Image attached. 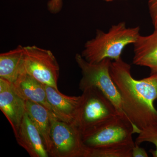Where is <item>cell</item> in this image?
I'll return each mask as SVG.
<instances>
[{"instance_id":"obj_20","label":"cell","mask_w":157,"mask_h":157,"mask_svg":"<svg viewBox=\"0 0 157 157\" xmlns=\"http://www.w3.org/2000/svg\"><path fill=\"white\" fill-rule=\"evenodd\" d=\"M104 1L106 2H113V1H117V0H104ZM124 1H126V0H124Z\"/></svg>"},{"instance_id":"obj_22","label":"cell","mask_w":157,"mask_h":157,"mask_svg":"<svg viewBox=\"0 0 157 157\" xmlns=\"http://www.w3.org/2000/svg\"></svg>"},{"instance_id":"obj_3","label":"cell","mask_w":157,"mask_h":157,"mask_svg":"<svg viewBox=\"0 0 157 157\" xmlns=\"http://www.w3.org/2000/svg\"><path fill=\"white\" fill-rule=\"evenodd\" d=\"M140 131L128 117L118 114L82 134V141L87 148L135 144L132 136Z\"/></svg>"},{"instance_id":"obj_18","label":"cell","mask_w":157,"mask_h":157,"mask_svg":"<svg viewBox=\"0 0 157 157\" xmlns=\"http://www.w3.org/2000/svg\"><path fill=\"white\" fill-rule=\"evenodd\" d=\"M63 7L62 0H50L47 3V8L49 12L57 14L60 11Z\"/></svg>"},{"instance_id":"obj_4","label":"cell","mask_w":157,"mask_h":157,"mask_svg":"<svg viewBox=\"0 0 157 157\" xmlns=\"http://www.w3.org/2000/svg\"><path fill=\"white\" fill-rule=\"evenodd\" d=\"M82 92L75 123L82 134L119 114L114 104L98 88L89 87Z\"/></svg>"},{"instance_id":"obj_17","label":"cell","mask_w":157,"mask_h":157,"mask_svg":"<svg viewBox=\"0 0 157 157\" xmlns=\"http://www.w3.org/2000/svg\"><path fill=\"white\" fill-rule=\"evenodd\" d=\"M148 7L152 23L154 28H157V0H148Z\"/></svg>"},{"instance_id":"obj_13","label":"cell","mask_w":157,"mask_h":157,"mask_svg":"<svg viewBox=\"0 0 157 157\" xmlns=\"http://www.w3.org/2000/svg\"><path fill=\"white\" fill-rule=\"evenodd\" d=\"M25 46L16 48L0 55V78L13 83L24 70Z\"/></svg>"},{"instance_id":"obj_6","label":"cell","mask_w":157,"mask_h":157,"mask_svg":"<svg viewBox=\"0 0 157 157\" xmlns=\"http://www.w3.org/2000/svg\"><path fill=\"white\" fill-rule=\"evenodd\" d=\"M51 123L49 156H85L86 147L82 141V134L75 124L64 121L52 113Z\"/></svg>"},{"instance_id":"obj_9","label":"cell","mask_w":157,"mask_h":157,"mask_svg":"<svg viewBox=\"0 0 157 157\" xmlns=\"http://www.w3.org/2000/svg\"><path fill=\"white\" fill-rule=\"evenodd\" d=\"M15 137L20 146L31 157H49L40 132L26 112Z\"/></svg>"},{"instance_id":"obj_19","label":"cell","mask_w":157,"mask_h":157,"mask_svg":"<svg viewBox=\"0 0 157 157\" xmlns=\"http://www.w3.org/2000/svg\"><path fill=\"white\" fill-rule=\"evenodd\" d=\"M148 154L144 148L140 147L139 144L135 143L132 149V157H147Z\"/></svg>"},{"instance_id":"obj_14","label":"cell","mask_w":157,"mask_h":157,"mask_svg":"<svg viewBox=\"0 0 157 157\" xmlns=\"http://www.w3.org/2000/svg\"><path fill=\"white\" fill-rule=\"evenodd\" d=\"M25 101L26 112L40 132L48 152L51 144V115L52 113L41 104L29 101Z\"/></svg>"},{"instance_id":"obj_2","label":"cell","mask_w":157,"mask_h":157,"mask_svg":"<svg viewBox=\"0 0 157 157\" xmlns=\"http://www.w3.org/2000/svg\"><path fill=\"white\" fill-rule=\"evenodd\" d=\"M140 31L139 26L127 27L124 21L112 25L107 33L97 29L94 38L86 42L81 56L91 63L106 59L117 60L126 46L137 41Z\"/></svg>"},{"instance_id":"obj_8","label":"cell","mask_w":157,"mask_h":157,"mask_svg":"<svg viewBox=\"0 0 157 157\" xmlns=\"http://www.w3.org/2000/svg\"><path fill=\"white\" fill-rule=\"evenodd\" d=\"M25 101L14 92L12 83L0 78V109L17 134L25 111Z\"/></svg>"},{"instance_id":"obj_12","label":"cell","mask_w":157,"mask_h":157,"mask_svg":"<svg viewBox=\"0 0 157 157\" xmlns=\"http://www.w3.org/2000/svg\"><path fill=\"white\" fill-rule=\"evenodd\" d=\"M12 84L14 92L23 100L41 104L52 113L47 101L45 85L25 73L21 74Z\"/></svg>"},{"instance_id":"obj_1","label":"cell","mask_w":157,"mask_h":157,"mask_svg":"<svg viewBox=\"0 0 157 157\" xmlns=\"http://www.w3.org/2000/svg\"><path fill=\"white\" fill-rule=\"evenodd\" d=\"M131 65L121 58L111 62L109 73L120 94L126 115L140 130L157 125V74L137 80L131 74Z\"/></svg>"},{"instance_id":"obj_21","label":"cell","mask_w":157,"mask_h":157,"mask_svg":"<svg viewBox=\"0 0 157 157\" xmlns=\"http://www.w3.org/2000/svg\"></svg>"},{"instance_id":"obj_15","label":"cell","mask_w":157,"mask_h":157,"mask_svg":"<svg viewBox=\"0 0 157 157\" xmlns=\"http://www.w3.org/2000/svg\"><path fill=\"white\" fill-rule=\"evenodd\" d=\"M135 144H119L94 148L86 147L85 157H132V149Z\"/></svg>"},{"instance_id":"obj_10","label":"cell","mask_w":157,"mask_h":157,"mask_svg":"<svg viewBox=\"0 0 157 157\" xmlns=\"http://www.w3.org/2000/svg\"><path fill=\"white\" fill-rule=\"evenodd\" d=\"M47 101L52 113L61 120L75 124L81 96H68L52 86L45 85Z\"/></svg>"},{"instance_id":"obj_7","label":"cell","mask_w":157,"mask_h":157,"mask_svg":"<svg viewBox=\"0 0 157 157\" xmlns=\"http://www.w3.org/2000/svg\"><path fill=\"white\" fill-rule=\"evenodd\" d=\"M24 70L41 83L58 89L59 67L51 51L36 45L25 46Z\"/></svg>"},{"instance_id":"obj_16","label":"cell","mask_w":157,"mask_h":157,"mask_svg":"<svg viewBox=\"0 0 157 157\" xmlns=\"http://www.w3.org/2000/svg\"><path fill=\"white\" fill-rule=\"evenodd\" d=\"M144 142H151L156 146V150H151L153 156L157 157V125L149 126L140 130L135 143L140 145Z\"/></svg>"},{"instance_id":"obj_5","label":"cell","mask_w":157,"mask_h":157,"mask_svg":"<svg viewBox=\"0 0 157 157\" xmlns=\"http://www.w3.org/2000/svg\"><path fill=\"white\" fill-rule=\"evenodd\" d=\"M75 60L82 75L79 89L82 91L89 87L98 88L114 104L120 115L128 118L124 111L120 94L109 73L111 60L106 59L100 63H91L86 60L80 54H76Z\"/></svg>"},{"instance_id":"obj_11","label":"cell","mask_w":157,"mask_h":157,"mask_svg":"<svg viewBox=\"0 0 157 157\" xmlns=\"http://www.w3.org/2000/svg\"><path fill=\"white\" fill-rule=\"evenodd\" d=\"M133 45V63L150 68L151 75L157 73V28L148 36L140 35Z\"/></svg>"}]
</instances>
